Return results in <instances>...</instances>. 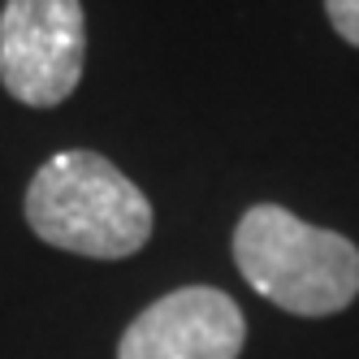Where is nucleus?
<instances>
[{"label": "nucleus", "instance_id": "obj_1", "mask_svg": "<svg viewBox=\"0 0 359 359\" xmlns=\"http://www.w3.org/2000/svg\"><path fill=\"white\" fill-rule=\"evenodd\" d=\"M27 225L48 247L126 260L151 238V203L109 156L57 151L27 187Z\"/></svg>", "mask_w": 359, "mask_h": 359}, {"label": "nucleus", "instance_id": "obj_4", "mask_svg": "<svg viewBox=\"0 0 359 359\" xmlns=\"http://www.w3.org/2000/svg\"><path fill=\"white\" fill-rule=\"evenodd\" d=\"M247 342L243 307L217 286H182L130 320L117 359H238Z\"/></svg>", "mask_w": 359, "mask_h": 359}, {"label": "nucleus", "instance_id": "obj_3", "mask_svg": "<svg viewBox=\"0 0 359 359\" xmlns=\"http://www.w3.org/2000/svg\"><path fill=\"white\" fill-rule=\"evenodd\" d=\"M87 61V18L79 0H5L0 83L18 104L57 109L74 95Z\"/></svg>", "mask_w": 359, "mask_h": 359}, {"label": "nucleus", "instance_id": "obj_2", "mask_svg": "<svg viewBox=\"0 0 359 359\" xmlns=\"http://www.w3.org/2000/svg\"><path fill=\"white\" fill-rule=\"evenodd\" d=\"M243 281L290 316H333L359 294V247L346 234L307 225L281 203H255L234 229Z\"/></svg>", "mask_w": 359, "mask_h": 359}, {"label": "nucleus", "instance_id": "obj_5", "mask_svg": "<svg viewBox=\"0 0 359 359\" xmlns=\"http://www.w3.org/2000/svg\"><path fill=\"white\" fill-rule=\"evenodd\" d=\"M325 13L351 48H359V0H325Z\"/></svg>", "mask_w": 359, "mask_h": 359}]
</instances>
